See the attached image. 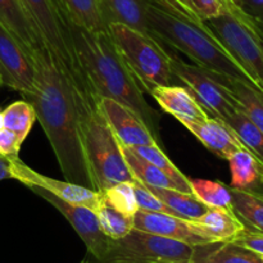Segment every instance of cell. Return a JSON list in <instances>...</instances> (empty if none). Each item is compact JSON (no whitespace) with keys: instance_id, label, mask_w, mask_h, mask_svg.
Wrapping results in <instances>:
<instances>
[{"instance_id":"30","label":"cell","mask_w":263,"mask_h":263,"mask_svg":"<svg viewBox=\"0 0 263 263\" xmlns=\"http://www.w3.org/2000/svg\"><path fill=\"white\" fill-rule=\"evenodd\" d=\"M134 154L139 157V158L144 159L148 163L153 164V166L158 167V168L163 170L164 172H167L168 175H171L175 180L177 181V184L181 186L182 192L184 193H192V186H190V179L185 176L174 163H172L171 159L166 156L163 151L161 149V146L158 144H153V145H140V146H133V148H128Z\"/></svg>"},{"instance_id":"27","label":"cell","mask_w":263,"mask_h":263,"mask_svg":"<svg viewBox=\"0 0 263 263\" xmlns=\"http://www.w3.org/2000/svg\"><path fill=\"white\" fill-rule=\"evenodd\" d=\"M223 122L228 123L239 140L243 143V145L248 149L251 153H253L257 158L263 163V133L241 112L240 109L234 112L223 120Z\"/></svg>"},{"instance_id":"29","label":"cell","mask_w":263,"mask_h":263,"mask_svg":"<svg viewBox=\"0 0 263 263\" xmlns=\"http://www.w3.org/2000/svg\"><path fill=\"white\" fill-rule=\"evenodd\" d=\"M4 127L13 131L22 141L30 134L33 123L37 120L33 105L27 100H17L3 110Z\"/></svg>"},{"instance_id":"46","label":"cell","mask_w":263,"mask_h":263,"mask_svg":"<svg viewBox=\"0 0 263 263\" xmlns=\"http://www.w3.org/2000/svg\"><path fill=\"white\" fill-rule=\"evenodd\" d=\"M259 25H262V23H259Z\"/></svg>"},{"instance_id":"15","label":"cell","mask_w":263,"mask_h":263,"mask_svg":"<svg viewBox=\"0 0 263 263\" xmlns=\"http://www.w3.org/2000/svg\"><path fill=\"white\" fill-rule=\"evenodd\" d=\"M180 123L185 126L208 151L220 158L228 159L239 149H247L233 128L220 118L208 117L207 120L198 122L184 121Z\"/></svg>"},{"instance_id":"35","label":"cell","mask_w":263,"mask_h":263,"mask_svg":"<svg viewBox=\"0 0 263 263\" xmlns=\"http://www.w3.org/2000/svg\"><path fill=\"white\" fill-rule=\"evenodd\" d=\"M23 141L18 135L8 128L0 130V156L7 158H17Z\"/></svg>"},{"instance_id":"7","label":"cell","mask_w":263,"mask_h":263,"mask_svg":"<svg viewBox=\"0 0 263 263\" xmlns=\"http://www.w3.org/2000/svg\"><path fill=\"white\" fill-rule=\"evenodd\" d=\"M204 23L263 92V44L256 23L251 18L239 17L230 12L204 21Z\"/></svg>"},{"instance_id":"23","label":"cell","mask_w":263,"mask_h":263,"mask_svg":"<svg viewBox=\"0 0 263 263\" xmlns=\"http://www.w3.org/2000/svg\"><path fill=\"white\" fill-rule=\"evenodd\" d=\"M146 187L153 194H156L164 204L168 205L177 217L184 220H197L202 217L210 208L192 193H184L176 189H163V187Z\"/></svg>"},{"instance_id":"45","label":"cell","mask_w":263,"mask_h":263,"mask_svg":"<svg viewBox=\"0 0 263 263\" xmlns=\"http://www.w3.org/2000/svg\"><path fill=\"white\" fill-rule=\"evenodd\" d=\"M233 2H234V3H235V0H233Z\"/></svg>"},{"instance_id":"5","label":"cell","mask_w":263,"mask_h":263,"mask_svg":"<svg viewBox=\"0 0 263 263\" xmlns=\"http://www.w3.org/2000/svg\"><path fill=\"white\" fill-rule=\"evenodd\" d=\"M108 32L143 91L152 94L157 87L179 85L172 71V55L162 48L157 39L121 23H110Z\"/></svg>"},{"instance_id":"19","label":"cell","mask_w":263,"mask_h":263,"mask_svg":"<svg viewBox=\"0 0 263 263\" xmlns=\"http://www.w3.org/2000/svg\"><path fill=\"white\" fill-rule=\"evenodd\" d=\"M231 189L263 195V163L248 149H239L228 158Z\"/></svg>"},{"instance_id":"13","label":"cell","mask_w":263,"mask_h":263,"mask_svg":"<svg viewBox=\"0 0 263 263\" xmlns=\"http://www.w3.org/2000/svg\"><path fill=\"white\" fill-rule=\"evenodd\" d=\"M98 102L103 116L121 145L127 148L153 144L159 145V141L145 123L130 108L108 98H98Z\"/></svg>"},{"instance_id":"1","label":"cell","mask_w":263,"mask_h":263,"mask_svg":"<svg viewBox=\"0 0 263 263\" xmlns=\"http://www.w3.org/2000/svg\"><path fill=\"white\" fill-rule=\"evenodd\" d=\"M36 69L35 89L23 95L53 148L64 179L98 192L82 145L79 87L68 79L48 48L31 55ZM81 91V90H80Z\"/></svg>"},{"instance_id":"42","label":"cell","mask_w":263,"mask_h":263,"mask_svg":"<svg viewBox=\"0 0 263 263\" xmlns=\"http://www.w3.org/2000/svg\"><path fill=\"white\" fill-rule=\"evenodd\" d=\"M53 3H54V4H55V7H57V8H58V9H59V10H61V13H62V9H61V5H59V0H53ZM62 14H63V13H62ZM64 18H66V17H64Z\"/></svg>"},{"instance_id":"3","label":"cell","mask_w":263,"mask_h":263,"mask_svg":"<svg viewBox=\"0 0 263 263\" xmlns=\"http://www.w3.org/2000/svg\"><path fill=\"white\" fill-rule=\"evenodd\" d=\"M146 14L151 35L159 43L163 41L184 53L203 69L258 89L204 21L195 17L177 0H146Z\"/></svg>"},{"instance_id":"17","label":"cell","mask_w":263,"mask_h":263,"mask_svg":"<svg viewBox=\"0 0 263 263\" xmlns=\"http://www.w3.org/2000/svg\"><path fill=\"white\" fill-rule=\"evenodd\" d=\"M151 95L164 112L174 116L179 122H198L211 117L210 113L202 107L193 92L182 85L157 87Z\"/></svg>"},{"instance_id":"40","label":"cell","mask_w":263,"mask_h":263,"mask_svg":"<svg viewBox=\"0 0 263 263\" xmlns=\"http://www.w3.org/2000/svg\"><path fill=\"white\" fill-rule=\"evenodd\" d=\"M253 22H254V21H253ZM254 23H256L257 31H258V35H259V37H261V41L263 44V25H259V23H257V22H254Z\"/></svg>"},{"instance_id":"22","label":"cell","mask_w":263,"mask_h":263,"mask_svg":"<svg viewBox=\"0 0 263 263\" xmlns=\"http://www.w3.org/2000/svg\"><path fill=\"white\" fill-rule=\"evenodd\" d=\"M59 5L67 22L94 32H108L100 0H59Z\"/></svg>"},{"instance_id":"33","label":"cell","mask_w":263,"mask_h":263,"mask_svg":"<svg viewBox=\"0 0 263 263\" xmlns=\"http://www.w3.org/2000/svg\"><path fill=\"white\" fill-rule=\"evenodd\" d=\"M177 2L202 21L211 20L229 12L223 0H177Z\"/></svg>"},{"instance_id":"20","label":"cell","mask_w":263,"mask_h":263,"mask_svg":"<svg viewBox=\"0 0 263 263\" xmlns=\"http://www.w3.org/2000/svg\"><path fill=\"white\" fill-rule=\"evenodd\" d=\"M100 9L107 26L121 23L152 36L146 14V0H100Z\"/></svg>"},{"instance_id":"12","label":"cell","mask_w":263,"mask_h":263,"mask_svg":"<svg viewBox=\"0 0 263 263\" xmlns=\"http://www.w3.org/2000/svg\"><path fill=\"white\" fill-rule=\"evenodd\" d=\"M13 179L18 180L28 187H41L69 204L84 205L94 211L99 207L103 199L102 193L95 192L90 187L73 184V182L61 181V180L39 174L35 170L23 163L18 157L13 158Z\"/></svg>"},{"instance_id":"8","label":"cell","mask_w":263,"mask_h":263,"mask_svg":"<svg viewBox=\"0 0 263 263\" xmlns=\"http://www.w3.org/2000/svg\"><path fill=\"white\" fill-rule=\"evenodd\" d=\"M194 246L133 229L98 263H190Z\"/></svg>"},{"instance_id":"2","label":"cell","mask_w":263,"mask_h":263,"mask_svg":"<svg viewBox=\"0 0 263 263\" xmlns=\"http://www.w3.org/2000/svg\"><path fill=\"white\" fill-rule=\"evenodd\" d=\"M68 26L77 61L91 91L98 98H108L130 108L159 141L161 115L145 100L109 32H94L71 22Z\"/></svg>"},{"instance_id":"9","label":"cell","mask_w":263,"mask_h":263,"mask_svg":"<svg viewBox=\"0 0 263 263\" xmlns=\"http://www.w3.org/2000/svg\"><path fill=\"white\" fill-rule=\"evenodd\" d=\"M171 66L179 84H184L193 92L211 117L223 121L239 110L238 100L225 84L226 77L203 69L197 64L186 63L177 57H172Z\"/></svg>"},{"instance_id":"11","label":"cell","mask_w":263,"mask_h":263,"mask_svg":"<svg viewBox=\"0 0 263 263\" xmlns=\"http://www.w3.org/2000/svg\"><path fill=\"white\" fill-rule=\"evenodd\" d=\"M0 80L2 84L22 95L33 91L36 69L27 51L14 36L0 25Z\"/></svg>"},{"instance_id":"26","label":"cell","mask_w":263,"mask_h":263,"mask_svg":"<svg viewBox=\"0 0 263 263\" xmlns=\"http://www.w3.org/2000/svg\"><path fill=\"white\" fill-rule=\"evenodd\" d=\"M233 210L249 230L263 234V195L231 189Z\"/></svg>"},{"instance_id":"24","label":"cell","mask_w":263,"mask_h":263,"mask_svg":"<svg viewBox=\"0 0 263 263\" xmlns=\"http://www.w3.org/2000/svg\"><path fill=\"white\" fill-rule=\"evenodd\" d=\"M123 156H125L126 162L130 167L135 180H139L146 186L152 187H163V189H176L182 192L181 186L177 184L176 180L164 172L163 170L148 163L144 159L139 158L136 154H134L127 146H122Z\"/></svg>"},{"instance_id":"14","label":"cell","mask_w":263,"mask_h":263,"mask_svg":"<svg viewBox=\"0 0 263 263\" xmlns=\"http://www.w3.org/2000/svg\"><path fill=\"white\" fill-rule=\"evenodd\" d=\"M134 229L184 241L190 246L207 244V240L197 233L192 221L167 213L139 210L134 216Z\"/></svg>"},{"instance_id":"41","label":"cell","mask_w":263,"mask_h":263,"mask_svg":"<svg viewBox=\"0 0 263 263\" xmlns=\"http://www.w3.org/2000/svg\"><path fill=\"white\" fill-rule=\"evenodd\" d=\"M4 128V120H3V110H0V130Z\"/></svg>"},{"instance_id":"16","label":"cell","mask_w":263,"mask_h":263,"mask_svg":"<svg viewBox=\"0 0 263 263\" xmlns=\"http://www.w3.org/2000/svg\"><path fill=\"white\" fill-rule=\"evenodd\" d=\"M0 25L14 36L30 57L39 49L46 48L21 0H0Z\"/></svg>"},{"instance_id":"36","label":"cell","mask_w":263,"mask_h":263,"mask_svg":"<svg viewBox=\"0 0 263 263\" xmlns=\"http://www.w3.org/2000/svg\"><path fill=\"white\" fill-rule=\"evenodd\" d=\"M231 243H235L238 246L244 247V248L259 254L263 258V234L261 233H257V231L247 229L244 233H241Z\"/></svg>"},{"instance_id":"4","label":"cell","mask_w":263,"mask_h":263,"mask_svg":"<svg viewBox=\"0 0 263 263\" xmlns=\"http://www.w3.org/2000/svg\"><path fill=\"white\" fill-rule=\"evenodd\" d=\"M82 145L95 187L99 193L123 181H135L122 145L99 108L92 91H77Z\"/></svg>"},{"instance_id":"32","label":"cell","mask_w":263,"mask_h":263,"mask_svg":"<svg viewBox=\"0 0 263 263\" xmlns=\"http://www.w3.org/2000/svg\"><path fill=\"white\" fill-rule=\"evenodd\" d=\"M102 195L105 202L128 217L134 218L135 213L139 211L135 190H134V181L118 182L102 192Z\"/></svg>"},{"instance_id":"38","label":"cell","mask_w":263,"mask_h":263,"mask_svg":"<svg viewBox=\"0 0 263 263\" xmlns=\"http://www.w3.org/2000/svg\"><path fill=\"white\" fill-rule=\"evenodd\" d=\"M13 179V158L0 156V181Z\"/></svg>"},{"instance_id":"10","label":"cell","mask_w":263,"mask_h":263,"mask_svg":"<svg viewBox=\"0 0 263 263\" xmlns=\"http://www.w3.org/2000/svg\"><path fill=\"white\" fill-rule=\"evenodd\" d=\"M30 189L36 195H39L43 199H45L46 202L50 203L54 208H57L66 217V220L74 229L77 235L84 241V244L87 248V252L94 257L95 261H102L107 256L108 251L110 248L112 239L108 238L102 231V228H100L97 213H95L94 210L84 207V205L69 204V203L63 202L59 198H57L55 195L41 189V187L31 186Z\"/></svg>"},{"instance_id":"18","label":"cell","mask_w":263,"mask_h":263,"mask_svg":"<svg viewBox=\"0 0 263 263\" xmlns=\"http://www.w3.org/2000/svg\"><path fill=\"white\" fill-rule=\"evenodd\" d=\"M190 221L207 243L233 241L247 230L243 221L230 208L210 207L202 217Z\"/></svg>"},{"instance_id":"6","label":"cell","mask_w":263,"mask_h":263,"mask_svg":"<svg viewBox=\"0 0 263 263\" xmlns=\"http://www.w3.org/2000/svg\"><path fill=\"white\" fill-rule=\"evenodd\" d=\"M21 3L68 79L82 91L91 90L77 61L68 22L53 0H21Z\"/></svg>"},{"instance_id":"44","label":"cell","mask_w":263,"mask_h":263,"mask_svg":"<svg viewBox=\"0 0 263 263\" xmlns=\"http://www.w3.org/2000/svg\"><path fill=\"white\" fill-rule=\"evenodd\" d=\"M82 263H89V262H86V261H85V262H82Z\"/></svg>"},{"instance_id":"28","label":"cell","mask_w":263,"mask_h":263,"mask_svg":"<svg viewBox=\"0 0 263 263\" xmlns=\"http://www.w3.org/2000/svg\"><path fill=\"white\" fill-rule=\"evenodd\" d=\"M192 192L208 207L230 208L233 210L231 187L220 181L205 179H190Z\"/></svg>"},{"instance_id":"43","label":"cell","mask_w":263,"mask_h":263,"mask_svg":"<svg viewBox=\"0 0 263 263\" xmlns=\"http://www.w3.org/2000/svg\"><path fill=\"white\" fill-rule=\"evenodd\" d=\"M3 86V84H2V80H0V87H2Z\"/></svg>"},{"instance_id":"25","label":"cell","mask_w":263,"mask_h":263,"mask_svg":"<svg viewBox=\"0 0 263 263\" xmlns=\"http://www.w3.org/2000/svg\"><path fill=\"white\" fill-rule=\"evenodd\" d=\"M226 86L239 103V109L263 133V92L239 80L228 79Z\"/></svg>"},{"instance_id":"37","label":"cell","mask_w":263,"mask_h":263,"mask_svg":"<svg viewBox=\"0 0 263 263\" xmlns=\"http://www.w3.org/2000/svg\"><path fill=\"white\" fill-rule=\"evenodd\" d=\"M235 4L244 15L263 25V0H235Z\"/></svg>"},{"instance_id":"31","label":"cell","mask_w":263,"mask_h":263,"mask_svg":"<svg viewBox=\"0 0 263 263\" xmlns=\"http://www.w3.org/2000/svg\"><path fill=\"white\" fill-rule=\"evenodd\" d=\"M95 213L102 231L112 240L125 238L134 229V218L125 216L120 211L113 208L109 203L105 202L104 198L102 199L99 207L95 210Z\"/></svg>"},{"instance_id":"34","label":"cell","mask_w":263,"mask_h":263,"mask_svg":"<svg viewBox=\"0 0 263 263\" xmlns=\"http://www.w3.org/2000/svg\"><path fill=\"white\" fill-rule=\"evenodd\" d=\"M134 190H135L136 202H138L139 210L149 211V212H159V213H167V215H175L174 211L164 204L156 194L151 192L143 182L139 180L134 181Z\"/></svg>"},{"instance_id":"21","label":"cell","mask_w":263,"mask_h":263,"mask_svg":"<svg viewBox=\"0 0 263 263\" xmlns=\"http://www.w3.org/2000/svg\"><path fill=\"white\" fill-rule=\"evenodd\" d=\"M190 263H263V258L231 241H216L194 246Z\"/></svg>"},{"instance_id":"39","label":"cell","mask_w":263,"mask_h":263,"mask_svg":"<svg viewBox=\"0 0 263 263\" xmlns=\"http://www.w3.org/2000/svg\"><path fill=\"white\" fill-rule=\"evenodd\" d=\"M223 3L226 4V7H228L229 12L230 13H233V14L235 15H239V17H247V15H244L243 13L240 12V9L236 7V4L233 2V0H223Z\"/></svg>"}]
</instances>
